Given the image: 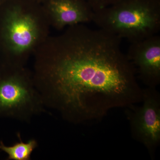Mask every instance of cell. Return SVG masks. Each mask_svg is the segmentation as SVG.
Returning <instances> with one entry per match:
<instances>
[{
  "instance_id": "10",
  "label": "cell",
  "mask_w": 160,
  "mask_h": 160,
  "mask_svg": "<svg viewBox=\"0 0 160 160\" xmlns=\"http://www.w3.org/2000/svg\"><path fill=\"white\" fill-rule=\"evenodd\" d=\"M30 1H33V2H36L42 3L44 0H30Z\"/></svg>"
},
{
  "instance_id": "5",
  "label": "cell",
  "mask_w": 160,
  "mask_h": 160,
  "mask_svg": "<svg viewBox=\"0 0 160 160\" xmlns=\"http://www.w3.org/2000/svg\"><path fill=\"white\" fill-rule=\"evenodd\" d=\"M141 106L125 108L132 137L146 147L151 159L160 145V93L157 88L143 89Z\"/></svg>"
},
{
  "instance_id": "8",
  "label": "cell",
  "mask_w": 160,
  "mask_h": 160,
  "mask_svg": "<svg viewBox=\"0 0 160 160\" xmlns=\"http://www.w3.org/2000/svg\"><path fill=\"white\" fill-rule=\"evenodd\" d=\"M19 142L11 146H6L2 141H0V150L8 155V160H30L32 153L38 147L37 141L34 139L24 142L20 132L17 133Z\"/></svg>"
},
{
  "instance_id": "9",
  "label": "cell",
  "mask_w": 160,
  "mask_h": 160,
  "mask_svg": "<svg viewBox=\"0 0 160 160\" xmlns=\"http://www.w3.org/2000/svg\"><path fill=\"white\" fill-rule=\"evenodd\" d=\"M93 12L112 6L124 0H86Z\"/></svg>"
},
{
  "instance_id": "11",
  "label": "cell",
  "mask_w": 160,
  "mask_h": 160,
  "mask_svg": "<svg viewBox=\"0 0 160 160\" xmlns=\"http://www.w3.org/2000/svg\"><path fill=\"white\" fill-rule=\"evenodd\" d=\"M6 1V0H0V6Z\"/></svg>"
},
{
  "instance_id": "6",
  "label": "cell",
  "mask_w": 160,
  "mask_h": 160,
  "mask_svg": "<svg viewBox=\"0 0 160 160\" xmlns=\"http://www.w3.org/2000/svg\"><path fill=\"white\" fill-rule=\"evenodd\" d=\"M126 56L137 78L146 87L157 88L160 84V36L131 43Z\"/></svg>"
},
{
  "instance_id": "2",
  "label": "cell",
  "mask_w": 160,
  "mask_h": 160,
  "mask_svg": "<svg viewBox=\"0 0 160 160\" xmlns=\"http://www.w3.org/2000/svg\"><path fill=\"white\" fill-rule=\"evenodd\" d=\"M51 27L42 3L6 0L0 6V47L3 62L26 66L49 36Z\"/></svg>"
},
{
  "instance_id": "3",
  "label": "cell",
  "mask_w": 160,
  "mask_h": 160,
  "mask_svg": "<svg viewBox=\"0 0 160 160\" xmlns=\"http://www.w3.org/2000/svg\"><path fill=\"white\" fill-rule=\"evenodd\" d=\"M98 27L130 43L139 42L160 30V0H124L94 12Z\"/></svg>"
},
{
  "instance_id": "4",
  "label": "cell",
  "mask_w": 160,
  "mask_h": 160,
  "mask_svg": "<svg viewBox=\"0 0 160 160\" xmlns=\"http://www.w3.org/2000/svg\"><path fill=\"white\" fill-rule=\"evenodd\" d=\"M35 86L32 72L26 66L2 63L0 67V118L29 123L46 111Z\"/></svg>"
},
{
  "instance_id": "7",
  "label": "cell",
  "mask_w": 160,
  "mask_h": 160,
  "mask_svg": "<svg viewBox=\"0 0 160 160\" xmlns=\"http://www.w3.org/2000/svg\"><path fill=\"white\" fill-rule=\"evenodd\" d=\"M42 4L51 27L58 30L93 19L94 12L86 0H44Z\"/></svg>"
},
{
  "instance_id": "1",
  "label": "cell",
  "mask_w": 160,
  "mask_h": 160,
  "mask_svg": "<svg viewBox=\"0 0 160 160\" xmlns=\"http://www.w3.org/2000/svg\"><path fill=\"white\" fill-rule=\"evenodd\" d=\"M122 40L84 24L49 35L33 55V81L45 107L80 125L142 102L143 89Z\"/></svg>"
}]
</instances>
